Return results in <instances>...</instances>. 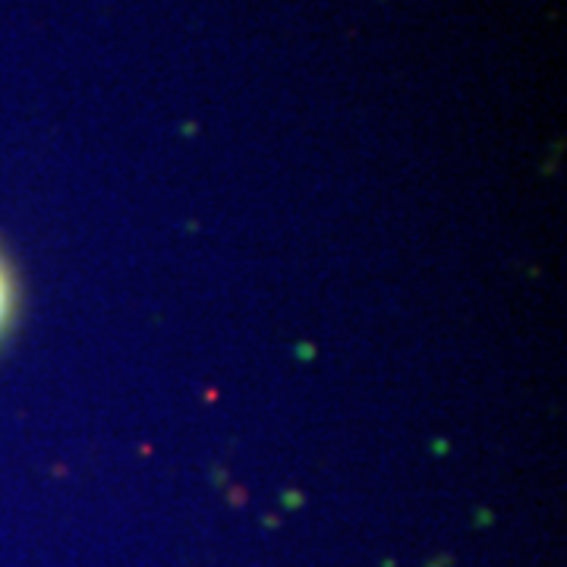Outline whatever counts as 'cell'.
I'll use <instances>...</instances> for the list:
<instances>
[{"label":"cell","instance_id":"cell-1","mask_svg":"<svg viewBox=\"0 0 567 567\" xmlns=\"http://www.w3.org/2000/svg\"><path fill=\"white\" fill-rule=\"evenodd\" d=\"M13 312H17V287H13L10 268L0 259V338L10 328V322H13Z\"/></svg>","mask_w":567,"mask_h":567}]
</instances>
